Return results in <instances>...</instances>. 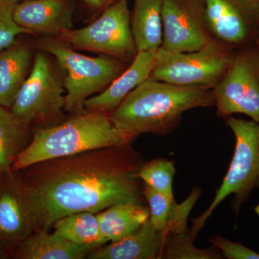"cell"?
I'll use <instances>...</instances> for the list:
<instances>
[{"label":"cell","mask_w":259,"mask_h":259,"mask_svg":"<svg viewBox=\"0 0 259 259\" xmlns=\"http://www.w3.org/2000/svg\"><path fill=\"white\" fill-rule=\"evenodd\" d=\"M144 159L131 143L40 162L28 167L23 180L37 230L57 220L98 213L122 202L145 204L139 176Z\"/></svg>","instance_id":"cell-1"},{"label":"cell","mask_w":259,"mask_h":259,"mask_svg":"<svg viewBox=\"0 0 259 259\" xmlns=\"http://www.w3.org/2000/svg\"><path fill=\"white\" fill-rule=\"evenodd\" d=\"M214 92L147 79L108 114L117 129L135 138L141 134L167 136L188 110L214 106Z\"/></svg>","instance_id":"cell-2"},{"label":"cell","mask_w":259,"mask_h":259,"mask_svg":"<svg viewBox=\"0 0 259 259\" xmlns=\"http://www.w3.org/2000/svg\"><path fill=\"white\" fill-rule=\"evenodd\" d=\"M134 139L117 129L108 114L84 110L58 125L37 129L15 159L12 172L49 160L130 144Z\"/></svg>","instance_id":"cell-3"},{"label":"cell","mask_w":259,"mask_h":259,"mask_svg":"<svg viewBox=\"0 0 259 259\" xmlns=\"http://www.w3.org/2000/svg\"><path fill=\"white\" fill-rule=\"evenodd\" d=\"M226 123L236 139L234 153L212 202L202 214L193 219V225L189 231L193 241L227 197L233 195L231 208L238 214L242 206L248 202L252 192L259 189V122L232 115L227 117Z\"/></svg>","instance_id":"cell-4"},{"label":"cell","mask_w":259,"mask_h":259,"mask_svg":"<svg viewBox=\"0 0 259 259\" xmlns=\"http://www.w3.org/2000/svg\"><path fill=\"white\" fill-rule=\"evenodd\" d=\"M42 49L64 71L65 111L72 115L84 111L86 100L103 91L127 68L126 63L115 58L83 55L59 40H46Z\"/></svg>","instance_id":"cell-5"},{"label":"cell","mask_w":259,"mask_h":259,"mask_svg":"<svg viewBox=\"0 0 259 259\" xmlns=\"http://www.w3.org/2000/svg\"><path fill=\"white\" fill-rule=\"evenodd\" d=\"M235 51L214 38L190 52H170L159 48L148 79L214 90L229 68Z\"/></svg>","instance_id":"cell-6"},{"label":"cell","mask_w":259,"mask_h":259,"mask_svg":"<svg viewBox=\"0 0 259 259\" xmlns=\"http://www.w3.org/2000/svg\"><path fill=\"white\" fill-rule=\"evenodd\" d=\"M131 18L127 0H118L105 8L93 23L62 32L58 40L76 50L100 53L131 63L138 50Z\"/></svg>","instance_id":"cell-7"},{"label":"cell","mask_w":259,"mask_h":259,"mask_svg":"<svg viewBox=\"0 0 259 259\" xmlns=\"http://www.w3.org/2000/svg\"><path fill=\"white\" fill-rule=\"evenodd\" d=\"M64 81L46 51L35 56L30 72L10 110L24 125L59 120L65 111Z\"/></svg>","instance_id":"cell-8"},{"label":"cell","mask_w":259,"mask_h":259,"mask_svg":"<svg viewBox=\"0 0 259 259\" xmlns=\"http://www.w3.org/2000/svg\"><path fill=\"white\" fill-rule=\"evenodd\" d=\"M213 92L218 117L242 114L259 122V45L235 51L229 68Z\"/></svg>","instance_id":"cell-9"},{"label":"cell","mask_w":259,"mask_h":259,"mask_svg":"<svg viewBox=\"0 0 259 259\" xmlns=\"http://www.w3.org/2000/svg\"><path fill=\"white\" fill-rule=\"evenodd\" d=\"M211 36L237 50L259 45V0H203Z\"/></svg>","instance_id":"cell-10"},{"label":"cell","mask_w":259,"mask_h":259,"mask_svg":"<svg viewBox=\"0 0 259 259\" xmlns=\"http://www.w3.org/2000/svg\"><path fill=\"white\" fill-rule=\"evenodd\" d=\"M161 49L190 52L202 49L213 38L206 25L203 0H163Z\"/></svg>","instance_id":"cell-11"},{"label":"cell","mask_w":259,"mask_h":259,"mask_svg":"<svg viewBox=\"0 0 259 259\" xmlns=\"http://www.w3.org/2000/svg\"><path fill=\"white\" fill-rule=\"evenodd\" d=\"M37 231L36 221L22 179L13 172L0 182V243L18 245Z\"/></svg>","instance_id":"cell-12"},{"label":"cell","mask_w":259,"mask_h":259,"mask_svg":"<svg viewBox=\"0 0 259 259\" xmlns=\"http://www.w3.org/2000/svg\"><path fill=\"white\" fill-rule=\"evenodd\" d=\"M13 17L19 26L31 34L57 35L73 29V7L69 0H23Z\"/></svg>","instance_id":"cell-13"},{"label":"cell","mask_w":259,"mask_h":259,"mask_svg":"<svg viewBox=\"0 0 259 259\" xmlns=\"http://www.w3.org/2000/svg\"><path fill=\"white\" fill-rule=\"evenodd\" d=\"M148 220L134 233L92 250L90 259H161L167 237Z\"/></svg>","instance_id":"cell-14"},{"label":"cell","mask_w":259,"mask_h":259,"mask_svg":"<svg viewBox=\"0 0 259 259\" xmlns=\"http://www.w3.org/2000/svg\"><path fill=\"white\" fill-rule=\"evenodd\" d=\"M155 54L139 51L127 68L106 89L84 102V110L109 114L118 107L133 90L149 77Z\"/></svg>","instance_id":"cell-15"},{"label":"cell","mask_w":259,"mask_h":259,"mask_svg":"<svg viewBox=\"0 0 259 259\" xmlns=\"http://www.w3.org/2000/svg\"><path fill=\"white\" fill-rule=\"evenodd\" d=\"M94 249L71 243L55 231L37 230L18 245L17 256L22 259H82Z\"/></svg>","instance_id":"cell-16"},{"label":"cell","mask_w":259,"mask_h":259,"mask_svg":"<svg viewBox=\"0 0 259 259\" xmlns=\"http://www.w3.org/2000/svg\"><path fill=\"white\" fill-rule=\"evenodd\" d=\"M163 0H134L131 29L139 51L156 52L163 42Z\"/></svg>","instance_id":"cell-17"},{"label":"cell","mask_w":259,"mask_h":259,"mask_svg":"<svg viewBox=\"0 0 259 259\" xmlns=\"http://www.w3.org/2000/svg\"><path fill=\"white\" fill-rule=\"evenodd\" d=\"M100 231L107 243L119 241L134 233L150 218L145 204L122 202L97 213Z\"/></svg>","instance_id":"cell-18"},{"label":"cell","mask_w":259,"mask_h":259,"mask_svg":"<svg viewBox=\"0 0 259 259\" xmlns=\"http://www.w3.org/2000/svg\"><path fill=\"white\" fill-rule=\"evenodd\" d=\"M30 49L14 45L0 51V105L11 108L28 75L31 64Z\"/></svg>","instance_id":"cell-19"},{"label":"cell","mask_w":259,"mask_h":259,"mask_svg":"<svg viewBox=\"0 0 259 259\" xmlns=\"http://www.w3.org/2000/svg\"><path fill=\"white\" fill-rule=\"evenodd\" d=\"M10 109L0 105V175L12 173V167L28 141L27 127Z\"/></svg>","instance_id":"cell-20"},{"label":"cell","mask_w":259,"mask_h":259,"mask_svg":"<svg viewBox=\"0 0 259 259\" xmlns=\"http://www.w3.org/2000/svg\"><path fill=\"white\" fill-rule=\"evenodd\" d=\"M54 231L75 244L96 248L106 244L100 231L97 213L82 212L69 214L57 220Z\"/></svg>","instance_id":"cell-21"},{"label":"cell","mask_w":259,"mask_h":259,"mask_svg":"<svg viewBox=\"0 0 259 259\" xmlns=\"http://www.w3.org/2000/svg\"><path fill=\"white\" fill-rule=\"evenodd\" d=\"M175 172V162L159 158L144 162L140 168L139 176L144 184L167 198L175 200L173 190Z\"/></svg>","instance_id":"cell-22"},{"label":"cell","mask_w":259,"mask_h":259,"mask_svg":"<svg viewBox=\"0 0 259 259\" xmlns=\"http://www.w3.org/2000/svg\"><path fill=\"white\" fill-rule=\"evenodd\" d=\"M188 232L169 235L161 258L162 259H221V252L212 246L207 249H200L193 243Z\"/></svg>","instance_id":"cell-23"},{"label":"cell","mask_w":259,"mask_h":259,"mask_svg":"<svg viewBox=\"0 0 259 259\" xmlns=\"http://www.w3.org/2000/svg\"><path fill=\"white\" fill-rule=\"evenodd\" d=\"M143 194L148 204L150 222L158 230L167 233V225L169 220L172 204L176 201L167 198L164 195L144 183Z\"/></svg>","instance_id":"cell-24"},{"label":"cell","mask_w":259,"mask_h":259,"mask_svg":"<svg viewBox=\"0 0 259 259\" xmlns=\"http://www.w3.org/2000/svg\"><path fill=\"white\" fill-rule=\"evenodd\" d=\"M19 0H0V51L15 44L18 35L31 34L15 23L13 12Z\"/></svg>","instance_id":"cell-25"},{"label":"cell","mask_w":259,"mask_h":259,"mask_svg":"<svg viewBox=\"0 0 259 259\" xmlns=\"http://www.w3.org/2000/svg\"><path fill=\"white\" fill-rule=\"evenodd\" d=\"M201 194L202 189L195 187L184 202L180 204H177L176 202H174L166 228V232L168 235L188 232L187 221L189 216Z\"/></svg>","instance_id":"cell-26"},{"label":"cell","mask_w":259,"mask_h":259,"mask_svg":"<svg viewBox=\"0 0 259 259\" xmlns=\"http://www.w3.org/2000/svg\"><path fill=\"white\" fill-rule=\"evenodd\" d=\"M209 243L215 247L223 258L228 259H259V253L239 243L226 239L221 236H214Z\"/></svg>","instance_id":"cell-27"},{"label":"cell","mask_w":259,"mask_h":259,"mask_svg":"<svg viewBox=\"0 0 259 259\" xmlns=\"http://www.w3.org/2000/svg\"><path fill=\"white\" fill-rule=\"evenodd\" d=\"M90 8L95 10L104 9L118 0H83Z\"/></svg>","instance_id":"cell-28"},{"label":"cell","mask_w":259,"mask_h":259,"mask_svg":"<svg viewBox=\"0 0 259 259\" xmlns=\"http://www.w3.org/2000/svg\"><path fill=\"white\" fill-rule=\"evenodd\" d=\"M2 177H3V175H0V182H1Z\"/></svg>","instance_id":"cell-29"},{"label":"cell","mask_w":259,"mask_h":259,"mask_svg":"<svg viewBox=\"0 0 259 259\" xmlns=\"http://www.w3.org/2000/svg\"><path fill=\"white\" fill-rule=\"evenodd\" d=\"M20 1H23V0H19V2Z\"/></svg>","instance_id":"cell-30"}]
</instances>
